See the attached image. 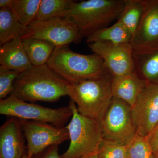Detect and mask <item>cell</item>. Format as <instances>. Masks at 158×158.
<instances>
[{
	"mask_svg": "<svg viewBox=\"0 0 158 158\" xmlns=\"http://www.w3.org/2000/svg\"><path fill=\"white\" fill-rule=\"evenodd\" d=\"M69 85L47 64L33 66L20 74L11 95L25 102H52L68 96Z\"/></svg>",
	"mask_w": 158,
	"mask_h": 158,
	"instance_id": "1",
	"label": "cell"
},
{
	"mask_svg": "<svg viewBox=\"0 0 158 158\" xmlns=\"http://www.w3.org/2000/svg\"><path fill=\"white\" fill-rule=\"evenodd\" d=\"M47 65L70 84L110 73L98 55L77 53L68 46L55 48Z\"/></svg>",
	"mask_w": 158,
	"mask_h": 158,
	"instance_id": "2",
	"label": "cell"
},
{
	"mask_svg": "<svg viewBox=\"0 0 158 158\" xmlns=\"http://www.w3.org/2000/svg\"><path fill=\"white\" fill-rule=\"evenodd\" d=\"M126 0L73 1L63 15L77 26L83 37L109 27L118 19Z\"/></svg>",
	"mask_w": 158,
	"mask_h": 158,
	"instance_id": "3",
	"label": "cell"
},
{
	"mask_svg": "<svg viewBox=\"0 0 158 158\" xmlns=\"http://www.w3.org/2000/svg\"><path fill=\"white\" fill-rule=\"evenodd\" d=\"M112 77L110 73L98 78L70 84L68 96L83 116L100 119L112 102Z\"/></svg>",
	"mask_w": 158,
	"mask_h": 158,
	"instance_id": "4",
	"label": "cell"
},
{
	"mask_svg": "<svg viewBox=\"0 0 158 158\" xmlns=\"http://www.w3.org/2000/svg\"><path fill=\"white\" fill-rule=\"evenodd\" d=\"M69 105L73 115L66 127L70 144L62 158H81L97 154L103 139L100 119L89 118L80 114L76 105L70 99Z\"/></svg>",
	"mask_w": 158,
	"mask_h": 158,
	"instance_id": "5",
	"label": "cell"
},
{
	"mask_svg": "<svg viewBox=\"0 0 158 158\" xmlns=\"http://www.w3.org/2000/svg\"><path fill=\"white\" fill-rule=\"evenodd\" d=\"M0 114L20 119L50 123L62 128L65 127L64 125L71 118L73 112L69 105L52 109L27 103L10 95L0 100Z\"/></svg>",
	"mask_w": 158,
	"mask_h": 158,
	"instance_id": "6",
	"label": "cell"
},
{
	"mask_svg": "<svg viewBox=\"0 0 158 158\" xmlns=\"http://www.w3.org/2000/svg\"><path fill=\"white\" fill-rule=\"evenodd\" d=\"M100 120L103 137L106 140L127 145L137 135L131 107L119 99L113 98Z\"/></svg>",
	"mask_w": 158,
	"mask_h": 158,
	"instance_id": "7",
	"label": "cell"
},
{
	"mask_svg": "<svg viewBox=\"0 0 158 158\" xmlns=\"http://www.w3.org/2000/svg\"><path fill=\"white\" fill-rule=\"evenodd\" d=\"M28 38L43 40L58 47L79 43L84 37L72 21L56 18L43 21H35L28 26L21 39Z\"/></svg>",
	"mask_w": 158,
	"mask_h": 158,
	"instance_id": "8",
	"label": "cell"
},
{
	"mask_svg": "<svg viewBox=\"0 0 158 158\" xmlns=\"http://www.w3.org/2000/svg\"><path fill=\"white\" fill-rule=\"evenodd\" d=\"M27 141L29 158L53 145H59L69 140L68 129L56 127L46 123L20 119Z\"/></svg>",
	"mask_w": 158,
	"mask_h": 158,
	"instance_id": "9",
	"label": "cell"
},
{
	"mask_svg": "<svg viewBox=\"0 0 158 158\" xmlns=\"http://www.w3.org/2000/svg\"><path fill=\"white\" fill-rule=\"evenodd\" d=\"M88 46L93 53L102 58L112 77L121 76L135 71L134 52L131 43L96 42L89 44Z\"/></svg>",
	"mask_w": 158,
	"mask_h": 158,
	"instance_id": "10",
	"label": "cell"
},
{
	"mask_svg": "<svg viewBox=\"0 0 158 158\" xmlns=\"http://www.w3.org/2000/svg\"><path fill=\"white\" fill-rule=\"evenodd\" d=\"M131 112L137 134L146 137L158 123V84L148 82Z\"/></svg>",
	"mask_w": 158,
	"mask_h": 158,
	"instance_id": "11",
	"label": "cell"
},
{
	"mask_svg": "<svg viewBox=\"0 0 158 158\" xmlns=\"http://www.w3.org/2000/svg\"><path fill=\"white\" fill-rule=\"evenodd\" d=\"M144 3L141 21L131 42L134 52L158 49V0H144Z\"/></svg>",
	"mask_w": 158,
	"mask_h": 158,
	"instance_id": "12",
	"label": "cell"
},
{
	"mask_svg": "<svg viewBox=\"0 0 158 158\" xmlns=\"http://www.w3.org/2000/svg\"><path fill=\"white\" fill-rule=\"evenodd\" d=\"M20 120L11 117L0 127V158H23L27 154Z\"/></svg>",
	"mask_w": 158,
	"mask_h": 158,
	"instance_id": "13",
	"label": "cell"
},
{
	"mask_svg": "<svg viewBox=\"0 0 158 158\" xmlns=\"http://www.w3.org/2000/svg\"><path fill=\"white\" fill-rule=\"evenodd\" d=\"M148 83L135 71L121 76L113 77L111 88L113 97L123 101L132 107Z\"/></svg>",
	"mask_w": 158,
	"mask_h": 158,
	"instance_id": "14",
	"label": "cell"
},
{
	"mask_svg": "<svg viewBox=\"0 0 158 158\" xmlns=\"http://www.w3.org/2000/svg\"><path fill=\"white\" fill-rule=\"evenodd\" d=\"M0 66L21 73L33 66L26 53L22 40L15 38L1 46Z\"/></svg>",
	"mask_w": 158,
	"mask_h": 158,
	"instance_id": "15",
	"label": "cell"
},
{
	"mask_svg": "<svg viewBox=\"0 0 158 158\" xmlns=\"http://www.w3.org/2000/svg\"><path fill=\"white\" fill-rule=\"evenodd\" d=\"M135 71L140 77L158 84V49L144 53L133 52Z\"/></svg>",
	"mask_w": 158,
	"mask_h": 158,
	"instance_id": "16",
	"label": "cell"
},
{
	"mask_svg": "<svg viewBox=\"0 0 158 158\" xmlns=\"http://www.w3.org/2000/svg\"><path fill=\"white\" fill-rule=\"evenodd\" d=\"M27 26L21 23L10 9H0V45L21 38Z\"/></svg>",
	"mask_w": 158,
	"mask_h": 158,
	"instance_id": "17",
	"label": "cell"
},
{
	"mask_svg": "<svg viewBox=\"0 0 158 158\" xmlns=\"http://www.w3.org/2000/svg\"><path fill=\"white\" fill-rule=\"evenodd\" d=\"M22 40L26 53L33 66L47 64L56 48L55 45L45 40L37 38Z\"/></svg>",
	"mask_w": 158,
	"mask_h": 158,
	"instance_id": "18",
	"label": "cell"
},
{
	"mask_svg": "<svg viewBox=\"0 0 158 158\" xmlns=\"http://www.w3.org/2000/svg\"><path fill=\"white\" fill-rule=\"evenodd\" d=\"M132 35L128 29L119 22L110 27L94 32L86 37L89 44L96 42H107L114 44L131 43Z\"/></svg>",
	"mask_w": 158,
	"mask_h": 158,
	"instance_id": "19",
	"label": "cell"
},
{
	"mask_svg": "<svg viewBox=\"0 0 158 158\" xmlns=\"http://www.w3.org/2000/svg\"><path fill=\"white\" fill-rule=\"evenodd\" d=\"M144 9V0H126L117 21L130 31L132 38L138 28Z\"/></svg>",
	"mask_w": 158,
	"mask_h": 158,
	"instance_id": "20",
	"label": "cell"
},
{
	"mask_svg": "<svg viewBox=\"0 0 158 158\" xmlns=\"http://www.w3.org/2000/svg\"><path fill=\"white\" fill-rule=\"evenodd\" d=\"M71 0H41L35 21L62 18L72 4Z\"/></svg>",
	"mask_w": 158,
	"mask_h": 158,
	"instance_id": "21",
	"label": "cell"
},
{
	"mask_svg": "<svg viewBox=\"0 0 158 158\" xmlns=\"http://www.w3.org/2000/svg\"><path fill=\"white\" fill-rule=\"evenodd\" d=\"M41 0H13L11 8L20 22L31 25L36 20Z\"/></svg>",
	"mask_w": 158,
	"mask_h": 158,
	"instance_id": "22",
	"label": "cell"
},
{
	"mask_svg": "<svg viewBox=\"0 0 158 158\" xmlns=\"http://www.w3.org/2000/svg\"><path fill=\"white\" fill-rule=\"evenodd\" d=\"M127 158H155L147 138L137 134L127 144Z\"/></svg>",
	"mask_w": 158,
	"mask_h": 158,
	"instance_id": "23",
	"label": "cell"
},
{
	"mask_svg": "<svg viewBox=\"0 0 158 158\" xmlns=\"http://www.w3.org/2000/svg\"><path fill=\"white\" fill-rule=\"evenodd\" d=\"M98 158H127V145L103 139L98 151Z\"/></svg>",
	"mask_w": 158,
	"mask_h": 158,
	"instance_id": "24",
	"label": "cell"
},
{
	"mask_svg": "<svg viewBox=\"0 0 158 158\" xmlns=\"http://www.w3.org/2000/svg\"><path fill=\"white\" fill-rule=\"evenodd\" d=\"M20 73L16 71L0 66V99H4L9 94L11 95L15 81Z\"/></svg>",
	"mask_w": 158,
	"mask_h": 158,
	"instance_id": "25",
	"label": "cell"
},
{
	"mask_svg": "<svg viewBox=\"0 0 158 158\" xmlns=\"http://www.w3.org/2000/svg\"><path fill=\"white\" fill-rule=\"evenodd\" d=\"M31 158H62L59 155V146L53 145L33 156Z\"/></svg>",
	"mask_w": 158,
	"mask_h": 158,
	"instance_id": "26",
	"label": "cell"
},
{
	"mask_svg": "<svg viewBox=\"0 0 158 158\" xmlns=\"http://www.w3.org/2000/svg\"><path fill=\"white\" fill-rule=\"evenodd\" d=\"M146 137L155 155H158V123Z\"/></svg>",
	"mask_w": 158,
	"mask_h": 158,
	"instance_id": "27",
	"label": "cell"
},
{
	"mask_svg": "<svg viewBox=\"0 0 158 158\" xmlns=\"http://www.w3.org/2000/svg\"><path fill=\"white\" fill-rule=\"evenodd\" d=\"M13 0H1L0 9H11Z\"/></svg>",
	"mask_w": 158,
	"mask_h": 158,
	"instance_id": "28",
	"label": "cell"
},
{
	"mask_svg": "<svg viewBox=\"0 0 158 158\" xmlns=\"http://www.w3.org/2000/svg\"><path fill=\"white\" fill-rule=\"evenodd\" d=\"M81 158H98L97 154L93 155H91L90 156H88L84 157H82Z\"/></svg>",
	"mask_w": 158,
	"mask_h": 158,
	"instance_id": "29",
	"label": "cell"
},
{
	"mask_svg": "<svg viewBox=\"0 0 158 158\" xmlns=\"http://www.w3.org/2000/svg\"><path fill=\"white\" fill-rule=\"evenodd\" d=\"M23 158H29L28 156L27 155V154H26V155H25L23 157Z\"/></svg>",
	"mask_w": 158,
	"mask_h": 158,
	"instance_id": "30",
	"label": "cell"
},
{
	"mask_svg": "<svg viewBox=\"0 0 158 158\" xmlns=\"http://www.w3.org/2000/svg\"><path fill=\"white\" fill-rule=\"evenodd\" d=\"M155 158H158V155L155 156Z\"/></svg>",
	"mask_w": 158,
	"mask_h": 158,
	"instance_id": "31",
	"label": "cell"
}]
</instances>
